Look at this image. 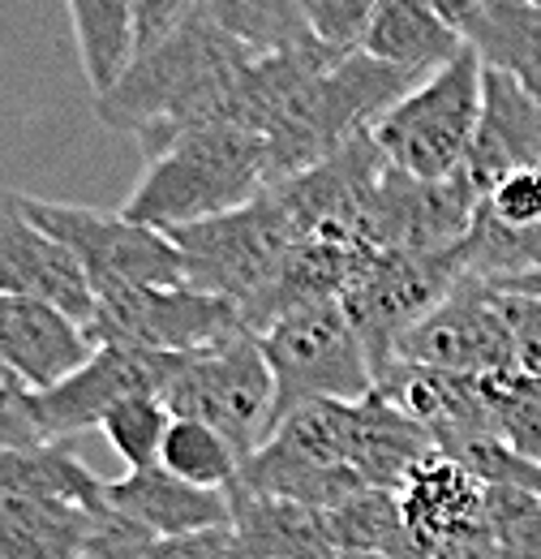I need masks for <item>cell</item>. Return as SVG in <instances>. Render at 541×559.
I'll return each instance as SVG.
<instances>
[{"mask_svg":"<svg viewBox=\"0 0 541 559\" xmlns=\"http://www.w3.org/2000/svg\"><path fill=\"white\" fill-rule=\"evenodd\" d=\"M250 48L206 17L203 4L159 39L151 52L134 57L117 86L95 95V117L108 130L134 134L142 155L194 126H224L237 78L250 66Z\"/></svg>","mask_w":541,"mask_h":559,"instance_id":"1","label":"cell"},{"mask_svg":"<svg viewBox=\"0 0 541 559\" xmlns=\"http://www.w3.org/2000/svg\"><path fill=\"white\" fill-rule=\"evenodd\" d=\"M270 186L267 142L237 126H194L146 155V173L121 215L146 228H181L219 211L245 207Z\"/></svg>","mask_w":541,"mask_h":559,"instance_id":"2","label":"cell"},{"mask_svg":"<svg viewBox=\"0 0 541 559\" xmlns=\"http://www.w3.org/2000/svg\"><path fill=\"white\" fill-rule=\"evenodd\" d=\"M159 401L172 418L215 426L241 452V461L259 452L275 426V379L250 332H232L203 349L172 353Z\"/></svg>","mask_w":541,"mask_h":559,"instance_id":"3","label":"cell"},{"mask_svg":"<svg viewBox=\"0 0 541 559\" xmlns=\"http://www.w3.org/2000/svg\"><path fill=\"white\" fill-rule=\"evenodd\" d=\"M481 57L465 44L443 70L421 78L370 126V139L378 142L392 168L421 181L465 168L481 112Z\"/></svg>","mask_w":541,"mask_h":559,"instance_id":"4","label":"cell"},{"mask_svg":"<svg viewBox=\"0 0 541 559\" xmlns=\"http://www.w3.org/2000/svg\"><path fill=\"white\" fill-rule=\"evenodd\" d=\"M254 341L275 379V421L310 401H361L374 392L370 353L339 301L297 306Z\"/></svg>","mask_w":541,"mask_h":559,"instance_id":"5","label":"cell"},{"mask_svg":"<svg viewBox=\"0 0 541 559\" xmlns=\"http://www.w3.org/2000/svg\"><path fill=\"white\" fill-rule=\"evenodd\" d=\"M348 405L352 401H310L284 414L259 452L241 461L237 483L318 512L365 490L361 474L348 465Z\"/></svg>","mask_w":541,"mask_h":559,"instance_id":"6","label":"cell"},{"mask_svg":"<svg viewBox=\"0 0 541 559\" xmlns=\"http://www.w3.org/2000/svg\"><path fill=\"white\" fill-rule=\"evenodd\" d=\"M168 237L185 259V284L237 306H250L279 276L288 250L301 241L297 224L270 190L250 199L245 207L168 228Z\"/></svg>","mask_w":541,"mask_h":559,"instance_id":"7","label":"cell"},{"mask_svg":"<svg viewBox=\"0 0 541 559\" xmlns=\"http://www.w3.org/2000/svg\"><path fill=\"white\" fill-rule=\"evenodd\" d=\"M13 199L31 224H39L48 237L73 250L95 297L130 284H185V259L172 246V237L159 228H146L121 211L108 215V211L48 203L31 194H13Z\"/></svg>","mask_w":541,"mask_h":559,"instance_id":"8","label":"cell"},{"mask_svg":"<svg viewBox=\"0 0 541 559\" xmlns=\"http://www.w3.org/2000/svg\"><path fill=\"white\" fill-rule=\"evenodd\" d=\"M460 267L452 250L443 254H408V250H374L357 280L344 288L339 306L370 353L374 379L396 361L408 328H417L456 284Z\"/></svg>","mask_w":541,"mask_h":559,"instance_id":"9","label":"cell"},{"mask_svg":"<svg viewBox=\"0 0 541 559\" xmlns=\"http://www.w3.org/2000/svg\"><path fill=\"white\" fill-rule=\"evenodd\" d=\"M241 328V306L194 284H130L95 297L86 336L95 345L185 353L224 341Z\"/></svg>","mask_w":541,"mask_h":559,"instance_id":"10","label":"cell"},{"mask_svg":"<svg viewBox=\"0 0 541 559\" xmlns=\"http://www.w3.org/2000/svg\"><path fill=\"white\" fill-rule=\"evenodd\" d=\"M400 361L452 370V374H507L525 370L520 345L498 310V297L485 280H460L417 328H408Z\"/></svg>","mask_w":541,"mask_h":559,"instance_id":"11","label":"cell"},{"mask_svg":"<svg viewBox=\"0 0 541 559\" xmlns=\"http://www.w3.org/2000/svg\"><path fill=\"white\" fill-rule=\"evenodd\" d=\"M477 186L469 173L452 177H408L387 164L378 177L370 207H365V237L374 250H408V254H443L452 250L477 215Z\"/></svg>","mask_w":541,"mask_h":559,"instance_id":"12","label":"cell"},{"mask_svg":"<svg viewBox=\"0 0 541 559\" xmlns=\"http://www.w3.org/2000/svg\"><path fill=\"white\" fill-rule=\"evenodd\" d=\"M168 366H172V353L95 345V353L77 370H69L61 383L35 392V418L44 439H73L82 430H95L121 396H134V392L159 396Z\"/></svg>","mask_w":541,"mask_h":559,"instance_id":"13","label":"cell"},{"mask_svg":"<svg viewBox=\"0 0 541 559\" xmlns=\"http://www.w3.org/2000/svg\"><path fill=\"white\" fill-rule=\"evenodd\" d=\"M0 293H31L65 310L73 323H91L95 293L73 250L26 219L13 194H0Z\"/></svg>","mask_w":541,"mask_h":559,"instance_id":"14","label":"cell"},{"mask_svg":"<svg viewBox=\"0 0 541 559\" xmlns=\"http://www.w3.org/2000/svg\"><path fill=\"white\" fill-rule=\"evenodd\" d=\"M516 168H541V95L503 70H481V112L465 173L485 194Z\"/></svg>","mask_w":541,"mask_h":559,"instance_id":"15","label":"cell"},{"mask_svg":"<svg viewBox=\"0 0 541 559\" xmlns=\"http://www.w3.org/2000/svg\"><path fill=\"white\" fill-rule=\"evenodd\" d=\"M95 353V341L65 310L31 293H0V361L31 388L61 383Z\"/></svg>","mask_w":541,"mask_h":559,"instance_id":"16","label":"cell"},{"mask_svg":"<svg viewBox=\"0 0 541 559\" xmlns=\"http://www.w3.org/2000/svg\"><path fill=\"white\" fill-rule=\"evenodd\" d=\"M104 499L112 512L137 521L155 538L172 534H194V530H215L232 525V499L228 490L194 487L159 465L151 469H125V478H108Z\"/></svg>","mask_w":541,"mask_h":559,"instance_id":"17","label":"cell"},{"mask_svg":"<svg viewBox=\"0 0 541 559\" xmlns=\"http://www.w3.org/2000/svg\"><path fill=\"white\" fill-rule=\"evenodd\" d=\"M228 499L237 559H339L327 512L250 490L241 483L228 487Z\"/></svg>","mask_w":541,"mask_h":559,"instance_id":"18","label":"cell"},{"mask_svg":"<svg viewBox=\"0 0 541 559\" xmlns=\"http://www.w3.org/2000/svg\"><path fill=\"white\" fill-rule=\"evenodd\" d=\"M434 452L430 430L378 388L348 405V465L365 487L400 490L408 469Z\"/></svg>","mask_w":541,"mask_h":559,"instance_id":"19","label":"cell"},{"mask_svg":"<svg viewBox=\"0 0 541 559\" xmlns=\"http://www.w3.org/2000/svg\"><path fill=\"white\" fill-rule=\"evenodd\" d=\"M460 48H465V35L452 31L425 0H383L357 44V52L417 78L443 70Z\"/></svg>","mask_w":541,"mask_h":559,"instance_id":"20","label":"cell"},{"mask_svg":"<svg viewBox=\"0 0 541 559\" xmlns=\"http://www.w3.org/2000/svg\"><path fill=\"white\" fill-rule=\"evenodd\" d=\"M95 516L69 499L0 490V559H77Z\"/></svg>","mask_w":541,"mask_h":559,"instance_id":"21","label":"cell"},{"mask_svg":"<svg viewBox=\"0 0 541 559\" xmlns=\"http://www.w3.org/2000/svg\"><path fill=\"white\" fill-rule=\"evenodd\" d=\"M104 487H108V478L91 474L69 439H44L31 448H0V490L52 495V499H69L77 508L104 512L108 508Z\"/></svg>","mask_w":541,"mask_h":559,"instance_id":"22","label":"cell"},{"mask_svg":"<svg viewBox=\"0 0 541 559\" xmlns=\"http://www.w3.org/2000/svg\"><path fill=\"white\" fill-rule=\"evenodd\" d=\"M465 44L481 66L512 73L533 95H541V4L533 0H485Z\"/></svg>","mask_w":541,"mask_h":559,"instance_id":"23","label":"cell"},{"mask_svg":"<svg viewBox=\"0 0 541 559\" xmlns=\"http://www.w3.org/2000/svg\"><path fill=\"white\" fill-rule=\"evenodd\" d=\"M339 559H421L400 512V495L383 487L357 490L327 512Z\"/></svg>","mask_w":541,"mask_h":559,"instance_id":"24","label":"cell"},{"mask_svg":"<svg viewBox=\"0 0 541 559\" xmlns=\"http://www.w3.org/2000/svg\"><path fill=\"white\" fill-rule=\"evenodd\" d=\"M73 17V44L82 57V73L95 95L121 82L134 66V0H65Z\"/></svg>","mask_w":541,"mask_h":559,"instance_id":"25","label":"cell"},{"mask_svg":"<svg viewBox=\"0 0 541 559\" xmlns=\"http://www.w3.org/2000/svg\"><path fill=\"white\" fill-rule=\"evenodd\" d=\"M452 259H456L460 276L485 280V284L541 272V224L512 228V224H498L490 211L477 203L473 224L452 246Z\"/></svg>","mask_w":541,"mask_h":559,"instance_id":"26","label":"cell"},{"mask_svg":"<svg viewBox=\"0 0 541 559\" xmlns=\"http://www.w3.org/2000/svg\"><path fill=\"white\" fill-rule=\"evenodd\" d=\"M206 17L250 52H288L318 44L305 26L301 0H199Z\"/></svg>","mask_w":541,"mask_h":559,"instance_id":"27","label":"cell"},{"mask_svg":"<svg viewBox=\"0 0 541 559\" xmlns=\"http://www.w3.org/2000/svg\"><path fill=\"white\" fill-rule=\"evenodd\" d=\"M159 469L194 483V487L228 490L241 474V452L199 418H172L159 443Z\"/></svg>","mask_w":541,"mask_h":559,"instance_id":"28","label":"cell"},{"mask_svg":"<svg viewBox=\"0 0 541 559\" xmlns=\"http://www.w3.org/2000/svg\"><path fill=\"white\" fill-rule=\"evenodd\" d=\"M494 405V439L541 465V370L485 374Z\"/></svg>","mask_w":541,"mask_h":559,"instance_id":"29","label":"cell"},{"mask_svg":"<svg viewBox=\"0 0 541 559\" xmlns=\"http://www.w3.org/2000/svg\"><path fill=\"white\" fill-rule=\"evenodd\" d=\"M168 421L172 414L155 392H134V396H121L99 418V430L112 443V452L125 461V469H151L159 465V443H164Z\"/></svg>","mask_w":541,"mask_h":559,"instance_id":"30","label":"cell"},{"mask_svg":"<svg viewBox=\"0 0 541 559\" xmlns=\"http://www.w3.org/2000/svg\"><path fill=\"white\" fill-rule=\"evenodd\" d=\"M383 0H301V13H305V26L310 35L332 48V52H352L374 17Z\"/></svg>","mask_w":541,"mask_h":559,"instance_id":"31","label":"cell"},{"mask_svg":"<svg viewBox=\"0 0 541 559\" xmlns=\"http://www.w3.org/2000/svg\"><path fill=\"white\" fill-rule=\"evenodd\" d=\"M481 207L490 211L498 224L525 228V224H541V168H516L503 181H494L481 194Z\"/></svg>","mask_w":541,"mask_h":559,"instance_id":"32","label":"cell"},{"mask_svg":"<svg viewBox=\"0 0 541 559\" xmlns=\"http://www.w3.org/2000/svg\"><path fill=\"white\" fill-rule=\"evenodd\" d=\"M151 538L155 534H146L137 521L112 512V508H104L95 516V530H91V538H86V547H82L77 559H146Z\"/></svg>","mask_w":541,"mask_h":559,"instance_id":"33","label":"cell"},{"mask_svg":"<svg viewBox=\"0 0 541 559\" xmlns=\"http://www.w3.org/2000/svg\"><path fill=\"white\" fill-rule=\"evenodd\" d=\"M494 288V284H490ZM498 310L520 345V366L525 370H541V297H525V293H503L494 288Z\"/></svg>","mask_w":541,"mask_h":559,"instance_id":"34","label":"cell"},{"mask_svg":"<svg viewBox=\"0 0 541 559\" xmlns=\"http://www.w3.org/2000/svg\"><path fill=\"white\" fill-rule=\"evenodd\" d=\"M146 559H237L232 525L194 530V534H172V538H151Z\"/></svg>","mask_w":541,"mask_h":559,"instance_id":"35","label":"cell"},{"mask_svg":"<svg viewBox=\"0 0 541 559\" xmlns=\"http://www.w3.org/2000/svg\"><path fill=\"white\" fill-rule=\"evenodd\" d=\"M199 0H134V44L137 57L151 52L159 39H168Z\"/></svg>","mask_w":541,"mask_h":559,"instance_id":"36","label":"cell"},{"mask_svg":"<svg viewBox=\"0 0 541 559\" xmlns=\"http://www.w3.org/2000/svg\"><path fill=\"white\" fill-rule=\"evenodd\" d=\"M425 4H430V9L452 26V31H460V35H465V31L473 26V17L481 13V4H485V0H425Z\"/></svg>","mask_w":541,"mask_h":559,"instance_id":"37","label":"cell"},{"mask_svg":"<svg viewBox=\"0 0 541 559\" xmlns=\"http://www.w3.org/2000/svg\"><path fill=\"white\" fill-rule=\"evenodd\" d=\"M494 288H503V293H525V297H541V272H529V276H512V280H498Z\"/></svg>","mask_w":541,"mask_h":559,"instance_id":"38","label":"cell"}]
</instances>
